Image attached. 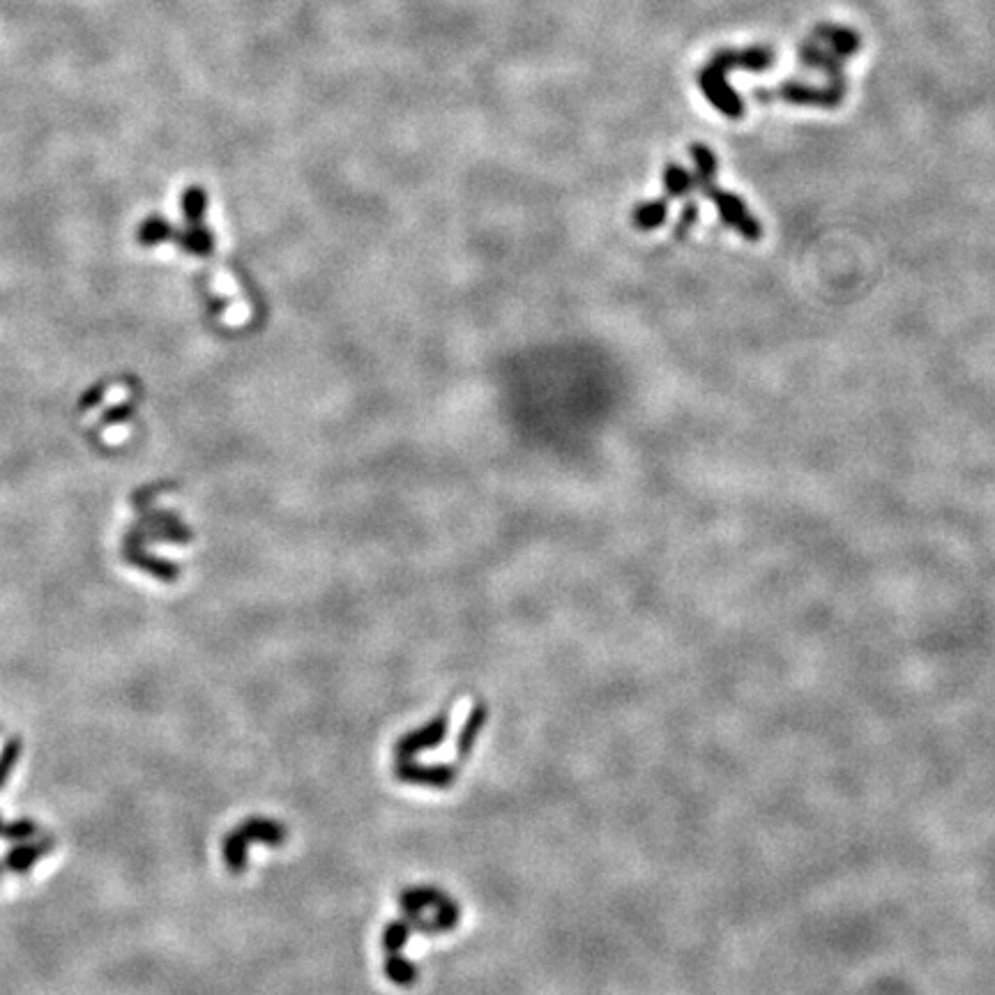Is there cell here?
I'll return each instance as SVG.
<instances>
[{"mask_svg":"<svg viewBox=\"0 0 995 995\" xmlns=\"http://www.w3.org/2000/svg\"><path fill=\"white\" fill-rule=\"evenodd\" d=\"M249 841H261L277 846L286 841V827L265 818H252L245 825L235 827V830L224 839V862L233 873H242L247 869V846Z\"/></svg>","mask_w":995,"mask_h":995,"instance_id":"obj_1","label":"cell"},{"mask_svg":"<svg viewBox=\"0 0 995 995\" xmlns=\"http://www.w3.org/2000/svg\"><path fill=\"white\" fill-rule=\"evenodd\" d=\"M696 187L712 201L715 210L719 212L721 222H724L728 229L738 231L742 238L749 242H758L763 238V224L758 222V217L751 215L747 203H744L738 194L721 189L715 180L701 182V185Z\"/></svg>","mask_w":995,"mask_h":995,"instance_id":"obj_2","label":"cell"},{"mask_svg":"<svg viewBox=\"0 0 995 995\" xmlns=\"http://www.w3.org/2000/svg\"><path fill=\"white\" fill-rule=\"evenodd\" d=\"M843 97H846L843 90H837L832 86L816 88V86H807V83H800V81H786V83H781V86H774V88H756L754 90V100L763 102V104L781 100V102L804 104V106H823V109H834V106H839L843 102Z\"/></svg>","mask_w":995,"mask_h":995,"instance_id":"obj_3","label":"cell"},{"mask_svg":"<svg viewBox=\"0 0 995 995\" xmlns=\"http://www.w3.org/2000/svg\"><path fill=\"white\" fill-rule=\"evenodd\" d=\"M696 83L701 88V93L719 113H724L726 118L740 120L744 118V102L742 97L735 93L731 83L726 81V72H721L717 65L708 63L701 70L696 72Z\"/></svg>","mask_w":995,"mask_h":995,"instance_id":"obj_4","label":"cell"},{"mask_svg":"<svg viewBox=\"0 0 995 995\" xmlns=\"http://www.w3.org/2000/svg\"><path fill=\"white\" fill-rule=\"evenodd\" d=\"M712 65H717L721 72L728 70H749V72H765L777 63L772 49L767 47H747V49H721L712 53Z\"/></svg>","mask_w":995,"mask_h":995,"instance_id":"obj_5","label":"cell"},{"mask_svg":"<svg viewBox=\"0 0 995 995\" xmlns=\"http://www.w3.org/2000/svg\"><path fill=\"white\" fill-rule=\"evenodd\" d=\"M800 63L804 67H811V70L825 72L827 86L843 90L846 93V77H843V60H839L827 47H820L818 40L809 37V40L802 42L800 47Z\"/></svg>","mask_w":995,"mask_h":995,"instance_id":"obj_6","label":"cell"},{"mask_svg":"<svg viewBox=\"0 0 995 995\" xmlns=\"http://www.w3.org/2000/svg\"><path fill=\"white\" fill-rule=\"evenodd\" d=\"M447 726H450V719H447V715H438L429 726L404 735V738L397 742V747H394V754H397L399 761H410V758H413L415 754H420V751L434 749L436 744L445 740Z\"/></svg>","mask_w":995,"mask_h":995,"instance_id":"obj_7","label":"cell"},{"mask_svg":"<svg viewBox=\"0 0 995 995\" xmlns=\"http://www.w3.org/2000/svg\"><path fill=\"white\" fill-rule=\"evenodd\" d=\"M811 37L818 42H825L827 49H830L839 60H843V63H846L848 58H853L862 47L860 35H857L853 28L837 24H818Z\"/></svg>","mask_w":995,"mask_h":995,"instance_id":"obj_8","label":"cell"},{"mask_svg":"<svg viewBox=\"0 0 995 995\" xmlns=\"http://www.w3.org/2000/svg\"><path fill=\"white\" fill-rule=\"evenodd\" d=\"M397 777L401 781H408V784H420V786H434V788H447L457 779V770L447 765H434V767H424L415 765L410 761H399L397 765Z\"/></svg>","mask_w":995,"mask_h":995,"instance_id":"obj_9","label":"cell"},{"mask_svg":"<svg viewBox=\"0 0 995 995\" xmlns=\"http://www.w3.org/2000/svg\"><path fill=\"white\" fill-rule=\"evenodd\" d=\"M53 850V841L51 839H40V841H17L14 843V848L7 850V855H5V867L10 869L12 873H19V876H24V873H28L30 869L35 867L37 862L42 860V857H47L49 853Z\"/></svg>","mask_w":995,"mask_h":995,"instance_id":"obj_10","label":"cell"},{"mask_svg":"<svg viewBox=\"0 0 995 995\" xmlns=\"http://www.w3.org/2000/svg\"><path fill=\"white\" fill-rule=\"evenodd\" d=\"M668 217V199H655L648 203H638L634 208V226L638 231H655L664 226Z\"/></svg>","mask_w":995,"mask_h":995,"instance_id":"obj_11","label":"cell"},{"mask_svg":"<svg viewBox=\"0 0 995 995\" xmlns=\"http://www.w3.org/2000/svg\"><path fill=\"white\" fill-rule=\"evenodd\" d=\"M694 176L680 164H668L664 169V189H666V199H685L694 189Z\"/></svg>","mask_w":995,"mask_h":995,"instance_id":"obj_12","label":"cell"},{"mask_svg":"<svg viewBox=\"0 0 995 995\" xmlns=\"http://www.w3.org/2000/svg\"><path fill=\"white\" fill-rule=\"evenodd\" d=\"M689 153H691V159H694V166H696L694 185H701V182H712L717 178V169H719L717 157L708 146H705V143H691Z\"/></svg>","mask_w":995,"mask_h":995,"instance_id":"obj_13","label":"cell"},{"mask_svg":"<svg viewBox=\"0 0 995 995\" xmlns=\"http://www.w3.org/2000/svg\"><path fill=\"white\" fill-rule=\"evenodd\" d=\"M208 210V194L201 187H189L182 194V215L189 224H203V215Z\"/></svg>","mask_w":995,"mask_h":995,"instance_id":"obj_14","label":"cell"},{"mask_svg":"<svg viewBox=\"0 0 995 995\" xmlns=\"http://www.w3.org/2000/svg\"><path fill=\"white\" fill-rule=\"evenodd\" d=\"M484 721H486V708L484 705H477V708L473 710V715H470V719L466 721V726H463V731L459 735V744H457L459 756L470 754V749H473L477 735H480V731H482Z\"/></svg>","mask_w":995,"mask_h":995,"instance_id":"obj_15","label":"cell"},{"mask_svg":"<svg viewBox=\"0 0 995 995\" xmlns=\"http://www.w3.org/2000/svg\"><path fill=\"white\" fill-rule=\"evenodd\" d=\"M212 245H215V242H212V233L205 229L203 224H192L185 231V235H182V247H185L187 252H192V254H199V256L210 254Z\"/></svg>","mask_w":995,"mask_h":995,"instance_id":"obj_16","label":"cell"},{"mask_svg":"<svg viewBox=\"0 0 995 995\" xmlns=\"http://www.w3.org/2000/svg\"><path fill=\"white\" fill-rule=\"evenodd\" d=\"M385 972H387V977H390L392 982L399 984V986H410V984H415V979H417V968L413 966V963H408L404 956H399V952L390 954V959L385 961Z\"/></svg>","mask_w":995,"mask_h":995,"instance_id":"obj_17","label":"cell"},{"mask_svg":"<svg viewBox=\"0 0 995 995\" xmlns=\"http://www.w3.org/2000/svg\"><path fill=\"white\" fill-rule=\"evenodd\" d=\"M169 235H173V229H171V224L166 222V219L162 217H150L143 222L141 226V231H139V238L143 245H157V242H164Z\"/></svg>","mask_w":995,"mask_h":995,"instance_id":"obj_18","label":"cell"},{"mask_svg":"<svg viewBox=\"0 0 995 995\" xmlns=\"http://www.w3.org/2000/svg\"><path fill=\"white\" fill-rule=\"evenodd\" d=\"M408 936H410V922H404V919H397V922H392L383 931V947H385V952L397 954L399 949L406 945Z\"/></svg>","mask_w":995,"mask_h":995,"instance_id":"obj_19","label":"cell"},{"mask_svg":"<svg viewBox=\"0 0 995 995\" xmlns=\"http://www.w3.org/2000/svg\"><path fill=\"white\" fill-rule=\"evenodd\" d=\"M19 758H21V740L19 738L7 740L3 751H0V788L7 784V779H10L12 770L17 767Z\"/></svg>","mask_w":995,"mask_h":995,"instance_id":"obj_20","label":"cell"},{"mask_svg":"<svg viewBox=\"0 0 995 995\" xmlns=\"http://www.w3.org/2000/svg\"><path fill=\"white\" fill-rule=\"evenodd\" d=\"M35 832H37V825L33 823V820L21 818V820H14V823H5L3 825V832H0V837L17 843V841L30 839Z\"/></svg>","mask_w":995,"mask_h":995,"instance_id":"obj_21","label":"cell"},{"mask_svg":"<svg viewBox=\"0 0 995 995\" xmlns=\"http://www.w3.org/2000/svg\"><path fill=\"white\" fill-rule=\"evenodd\" d=\"M696 222H698V205L696 203H687L685 208H682V212H680L678 224H675L673 235L678 240H685L687 235H689V231L696 226Z\"/></svg>","mask_w":995,"mask_h":995,"instance_id":"obj_22","label":"cell"},{"mask_svg":"<svg viewBox=\"0 0 995 995\" xmlns=\"http://www.w3.org/2000/svg\"><path fill=\"white\" fill-rule=\"evenodd\" d=\"M3 825H5V823H3V818H0V832H3Z\"/></svg>","mask_w":995,"mask_h":995,"instance_id":"obj_23","label":"cell"},{"mask_svg":"<svg viewBox=\"0 0 995 995\" xmlns=\"http://www.w3.org/2000/svg\"><path fill=\"white\" fill-rule=\"evenodd\" d=\"M0 878H3V869H0Z\"/></svg>","mask_w":995,"mask_h":995,"instance_id":"obj_24","label":"cell"}]
</instances>
